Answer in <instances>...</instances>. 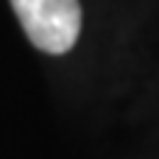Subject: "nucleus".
<instances>
[{
	"mask_svg": "<svg viewBox=\"0 0 159 159\" xmlns=\"http://www.w3.org/2000/svg\"><path fill=\"white\" fill-rule=\"evenodd\" d=\"M28 39L45 53H67L81 31L78 0H11Z\"/></svg>",
	"mask_w": 159,
	"mask_h": 159,
	"instance_id": "1",
	"label": "nucleus"
}]
</instances>
